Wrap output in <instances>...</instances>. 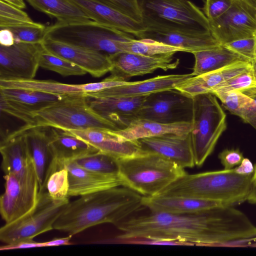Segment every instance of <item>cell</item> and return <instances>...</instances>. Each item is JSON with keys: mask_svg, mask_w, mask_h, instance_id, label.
<instances>
[{"mask_svg": "<svg viewBox=\"0 0 256 256\" xmlns=\"http://www.w3.org/2000/svg\"><path fill=\"white\" fill-rule=\"evenodd\" d=\"M90 107L98 114L114 124L120 130L124 128L144 102L146 96H95L85 94Z\"/></svg>", "mask_w": 256, "mask_h": 256, "instance_id": "ffe728a7", "label": "cell"}, {"mask_svg": "<svg viewBox=\"0 0 256 256\" xmlns=\"http://www.w3.org/2000/svg\"><path fill=\"white\" fill-rule=\"evenodd\" d=\"M193 98L174 88L146 96L134 118L162 124L192 122Z\"/></svg>", "mask_w": 256, "mask_h": 256, "instance_id": "8fae6325", "label": "cell"}, {"mask_svg": "<svg viewBox=\"0 0 256 256\" xmlns=\"http://www.w3.org/2000/svg\"><path fill=\"white\" fill-rule=\"evenodd\" d=\"M34 21L22 9L0 0V28L31 23Z\"/></svg>", "mask_w": 256, "mask_h": 256, "instance_id": "f35d334b", "label": "cell"}, {"mask_svg": "<svg viewBox=\"0 0 256 256\" xmlns=\"http://www.w3.org/2000/svg\"><path fill=\"white\" fill-rule=\"evenodd\" d=\"M146 32L210 33L209 21L190 0H140Z\"/></svg>", "mask_w": 256, "mask_h": 256, "instance_id": "5b68a950", "label": "cell"}, {"mask_svg": "<svg viewBox=\"0 0 256 256\" xmlns=\"http://www.w3.org/2000/svg\"><path fill=\"white\" fill-rule=\"evenodd\" d=\"M252 176L253 174H239L234 168L186 173L156 196H186L234 206L248 200L253 185Z\"/></svg>", "mask_w": 256, "mask_h": 256, "instance_id": "3957f363", "label": "cell"}, {"mask_svg": "<svg viewBox=\"0 0 256 256\" xmlns=\"http://www.w3.org/2000/svg\"><path fill=\"white\" fill-rule=\"evenodd\" d=\"M124 51L148 56L184 52L180 48L148 38L131 40L125 44Z\"/></svg>", "mask_w": 256, "mask_h": 256, "instance_id": "e575fe53", "label": "cell"}, {"mask_svg": "<svg viewBox=\"0 0 256 256\" xmlns=\"http://www.w3.org/2000/svg\"><path fill=\"white\" fill-rule=\"evenodd\" d=\"M254 172L252 176L253 184H256V164L254 166Z\"/></svg>", "mask_w": 256, "mask_h": 256, "instance_id": "db71d44e", "label": "cell"}, {"mask_svg": "<svg viewBox=\"0 0 256 256\" xmlns=\"http://www.w3.org/2000/svg\"><path fill=\"white\" fill-rule=\"evenodd\" d=\"M252 64L248 61L236 62L220 68L194 76L176 89L192 98L200 94L212 92L221 84L246 70Z\"/></svg>", "mask_w": 256, "mask_h": 256, "instance_id": "d4e9b609", "label": "cell"}, {"mask_svg": "<svg viewBox=\"0 0 256 256\" xmlns=\"http://www.w3.org/2000/svg\"><path fill=\"white\" fill-rule=\"evenodd\" d=\"M138 141L144 152L159 154L184 168L195 166L190 133H167Z\"/></svg>", "mask_w": 256, "mask_h": 256, "instance_id": "ac0fdd59", "label": "cell"}, {"mask_svg": "<svg viewBox=\"0 0 256 256\" xmlns=\"http://www.w3.org/2000/svg\"><path fill=\"white\" fill-rule=\"evenodd\" d=\"M208 21L210 33L222 45L256 37V9L242 0H234L224 14Z\"/></svg>", "mask_w": 256, "mask_h": 256, "instance_id": "7c38bea8", "label": "cell"}, {"mask_svg": "<svg viewBox=\"0 0 256 256\" xmlns=\"http://www.w3.org/2000/svg\"><path fill=\"white\" fill-rule=\"evenodd\" d=\"M254 64L256 66V62H255L254 64Z\"/></svg>", "mask_w": 256, "mask_h": 256, "instance_id": "9f6ffc18", "label": "cell"}, {"mask_svg": "<svg viewBox=\"0 0 256 256\" xmlns=\"http://www.w3.org/2000/svg\"><path fill=\"white\" fill-rule=\"evenodd\" d=\"M2 168L4 174L18 173L32 162L23 132L20 129L6 136L1 141Z\"/></svg>", "mask_w": 256, "mask_h": 256, "instance_id": "f1b7e54d", "label": "cell"}, {"mask_svg": "<svg viewBox=\"0 0 256 256\" xmlns=\"http://www.w3.org/2000/svg\"><path fill=\"white\" fill-rule=\"evenodd\" d=\"M7 28L13 33L15 42L41 44L46 38V27L34 22Z\"/></svg>", "mask_w": 256, "mask_h": 256, "instance_id": "74e56055", "label": "cell"}, {"mask_svg": "<svg viewBox=\"0 0 256 256\" xmlns=\"http://www.w3.org/2000/svg\"><path fill=\"white\" fill-rule=\"evenodd\" d=\"M34 9L58 22H72L91 20L76 5L70 0H26Z\"/></svg>", "mask_w": 256, "mask_h": 256, "instance_id": "1f68e13d", "label": "cell"}, {"mask_svg": "<svg viewBox=\"0 0 256 256\" xmlns=\"http://www.w3.org/2000/svg\"><path fill=\"white\" fill-rule=\"evenodd\" d=\"M69 200H52L46 191H39L35 207L18 220L5 224L0 229V240L5 244L33 239L54 229V224Z\"/></svg>", "mask_w": 256, "mask_h": 256, "instance_id": "9c48e42d", "label": "cell"}, {"mask_svg": "<svg viewBox=\"0 0 256 256\" xmlns=\"http://www.w3.org/2000/svg\"><path fill=\"white\" fill-rule=\"evenodd\" d=\"M42 44L15 42L0 46V80L34 79L39 66Z\"/></svg>", "mask_w": 256, "mask_h": 256, "instance_id": "4fadbf2b", "label": "cell"}, {"mask_svg": "<svg viewBox=\"0 0 256 256\" xmlns=\"http://www.w3.org/2000/svg\"><path fill=\"white\" fill-rule=\"evenodd\" d=\"M242 92L256 102V86L246 90Z\"/></svg>", "mask_w": 256, "mask_h": 256, "instance_id": "f907efd6", "label": "cell"}, {"mask_svg": "<svg viewBox=\"0 0 256 256\" xmlns=\"http://www.w3.org/2000/svg\"><path fill=\"white\" fill-rule=\"evenodd\" d=\"M192 54L195 60L192 72L194 76L220 68L236 62H248L222 44L214 48L196 52Z\"/></svg>", "mask_w": 256, "mask_h": 256, "instance_id": "4dcf8cb0", "label": "cell"}, {"mask_svg": "<svg viewBox=\"0 0 256 256\" xmlns=\"http://www.w3.org/2000/svg\"><path fill=\"white\" fill-rule=\"evenodd\" d=\"M218 158L225 170L238 166L244 158L238 148L224 149L218 154Z\"/></svg>", "mask_w": 256, "mask_h": 256, "instance_id": "ee69618b", "label": "cell"}, {"mask_svg": "<svg viewBox=\"0 0 256 256\" xmlns=\"http://www.w3.org/2000/svg\"><path fill=\"white\" fill-rule=\"evenodd\" d=\"M194 76L192 73L158 76L144 80L130 82L124 85L86 94L100 97L127 98L146 96L156 92L176 88Z\"/></svg>", "mask_w": 256, "mask_h": 256, "instance_id": "44dd1931", "label": "cell"}, {"mask_svg": "<svg viewBox=\"0 0 256 256\" xmlns=\"http://www.w3.org/2000/svg\"><path fill=\"white\" fill-rule=\"evenodd\" d=\"M120 186L83 195L70 202L54 223V229L73 236L104 223L116 226L143 206V196Z\"/></svg>", "mask_w": 256, "mask_h": 256, "instance_id": "7a4b0ae2", "label": "cell"}, {"mask_svg": "<svg viewBox=\"0 0 256 256\" xmlns=\"http://www.w3.org/2000/svg\"><path fill=\"white\" fill-rule=\"evenodd\" d=\"M72 236L71 235H68V236L66 237L54 238L49 241L44 242L45 247L67 246L71 244L70 240H71Z\"/></svg>", "mask_w": 256, "mask_h": 256, "instance_id": "c3c4849f", "label": "cell"}, {"mask_svg": "<svg viewBox=\"0 0 256 256\" xmlns=\"http://www.w3.org/2000/svg\"><path fill=\"white\" fill-rule=\"evenodd\" d=\"M68 172L69 180L68 196H82L122 186L118 176L103 175L84 168L74 160L64 162Z\"/></svg>", "mask_w": 256, "mask_h": 256, "instance_id": "603a6c76", "label": "cell"}, {"mask_svg": "<svg viewBox=\"0 0 256 256\" xmlns=\"http://www.w3.org/2000/svg\"><path fill=\"white\" fill-rule=\"evenodd\" d=\"M108 5L142 22V14L140 0H96Z\"/></svg>", "mask_w": 256, "mask_h": 256, "instance_id": "60d3db41", "label": "cell"}, {"mask_svg": "<svg viewBox=\"0 0 256 256\" xmlns=\"http://www.w3.org/2000/svg\"><path fill=\"white\" fill-rule=\"evenodd\" d=\"M45 247L44 242H37L33 239L20 240L10 244H5L0 247V250H8Z\"/></svg>", "mask_w": 256, "mask_h": 256, "instance_id": "f6af8a7d", "label": "cell"}, {"mask_svg": "<svg viewBox=\"0 0 256 256\" xmlns=\"http://www.w3.org/2000/svg\"><path fill=\"white\" fill-rule=\"evenodd\" d=\"M142 204L152 212L174 214H196L224 205L215 201L186 196H143Z\"/></svg>", "mask_w": 256, "mask_h": 256, "instance_id": "484cf974", "label": "cell"}, {"mask_svg": "<svg viewBox=\"0 0 256 256\" xmlns=\"http://www.w3.org/2000/svg\"><path fill=\"white\" fill-rule=\"evenodd\" d=\"M248 201L252 204H256V184L252 185Z\"/></svg>", "mask_w": 256, "mask_h": 256, "instance_id": "816d5d0a", "label": "cell"}, {"mask_svg": "<svg viewBox=\"0 0 256 256\" xmlns=\"http://www.w3.org/2000/svg\"><path fill=\"white\" fill-rule=\"evenodd\" d=\"M68 96L26 88H0V110L26 124L34 112Z\"/></svg>", "mask_w": 256, "mask_h": 256, "instance_id": "5bb4252c", "label": "cell"}, {"mask_svg": "<svg viewBox=\"0 0 256 256\" xmlns=\"http://www.w3.org/2000/svg\"><path fill=\"white\" fill-rule=\"evenodd\" d=\"M234 115L256 130V102L243 93Z\"/></svg>", "mask_w": 256, "mask_h": 256, "instance_id": "b9f144b4", "label": "cell"}, {"mask_svg": "<svg viewBox=\"0 0 256 256\" xmlns=\"http://www.w3.org/2000/svg\"><path fill=\"white\" fill-rule=\"evenodd\" d=\"M192 128V122L162 124L146 119L134 118L124 128L112 132L123 140H136L167 133L188 134Z\"/></svg>", "mask_w": 256, "mask_h": 256, "instance_id": "83f0119b", "label": "cell"}, {"mask_svg": "<svg viewBox=\"0 0 256 256\" xmlns=\"http://www.w3.org/2000/svg\"><path fill=\"white\" fill-rule=\"evenodd\" d=\"M211 92L193 97L192 128L190 132L195 166L203 165L226 128V114Z\"/></svg>", "mask_w": 256, "mask_h": 256, "instance_id": "ba28073f", "label": "cell"}, {"mask_svg": "<svg viewBox=\"0 0 256 256\" xmlns=\"http://www.w3.org/2000/svg\"><path fill=\"white\" fill-rule=\"evenodd\" d=\"M92 20L142 38L146 29L138 22L119 10L96 0H70Z\"/></svg>", "mask_w": 256, "mask_h": 256, "instance_id": "d6986e66", "label": "cell"}, {"mask_svg": "<svg viewBox=\"0 0 256 256\" xmlns=\"http://www.w3.org/2000/svg\"><path fill=\"white\" fill-rule=\"evenodd\" d=\"M174 54L148 56L128 52H122L110 56L112 64V75L124 80L134 76L152 73L158 69L164 70L176 68L180 60Z\"/></svg>", "mask_w": 256, "mask_h": 256, "instance_id": "9a60e30c", "label": "cell"}, {"mask_svg": "<svg viewBox=\"0 0 256 256\" xmlns=\"http://www.w3.org/2000/svg\"><path fill=\"white\" fill-rule=\"evenodd\" d=\"M82 47L108 56L124 52L133 36L94 20L60 22L46 27V38Z\"/></svg>", "mask_w": 256, "mask_h": 256, "instance_id": "52a82bcc", "label": "cell"}, {"mask_svg": "<svg viewBox=\"0 0 256 256\" xmlns=\"http://www.w3.org/2000/svg\"><path fill=\"white\" fill-rule=\"evenodd\" d=\"M222 46L252 64L256 61V37L236 40Z\"/></svg>", "mask_w": 256, "mask_h": 256, "instance_id": "ab89813d", "label": "cell"}, {"mask_svg": "<svg viewBox=\"0 0 256 256\" xmlns=\"http://www.w3.org/2000/svg\"><path fill=\"white\" fill-rule=\"evenodd\" d=\"M46 191L55 201L69 200V180L68 172L64 163L53 160L48 171L44 185L39 191Z\"/></svg>", "mask_w": 256, "mask_h": 256, "instance_id": "d6a6232c", "label": "cell"}, {"mask_svg": "<svg viewBox=\"0 0 256 256\" xmlns=\"http://www.w3.org/2000/svg\"><path fill=\"white\" fill-rule=\"evenodd\" d=\"M234 0H205L202 11L208 20L216 19L224 14Z\"/></svg>", "mask_w": 256, "mask_h": 256, "instance_id": "7bdbcfd3", "label": "cell"}, {"mask_svg": "<svg viewBox=\"0 0 256 256\" xmlns=\"http://www.w3.org/2000/svg\"><path fill=\"white\" fill-rule=\"evenodd\" d=\"M118 161L122 186L144 196L158 195L186 174L184 168L152 152H142Z\"/></svg>", "mask_w": 256, "mask_h": 256, "instance_id": "277c9868", "label": "cell"}, {"mask_svg": "<svg viewBox=\"0 0 256 256\" xmlns=\"http://www.w3.org/2000/svg\"><path fill=\"white\" fill-rule=\"evenodd\" d=\"M39 66L58 73L63 76H83L87 73L79 66L49 52L44 48L40 54Z\"/></svg>", "mask_w": 256, "mask_h": 256, "instance_id": "d590c367", "label": "cell"}, {"mask_svg": "<svg viewBox=\"0 0 256 256\" xmlns=\"http://www.w3.org/2000/svg\"><path fill=\"white\" fill-rule=\"evenodd\" d=\"M249 247H255V248H256V242H252V243L250 244Z\"/></svg>", "mask_w": 256, "mask_h": 256, "instance_id": "11a10c76", "label": "cell"}, {"mask_svg": "<svg viewBox=\"0 0 256 256\" xmlns=\"http://www.w3.org/2000/svg\"><path fill=\"white\" fill-rule=\"evenodd\" d=\"M41 44L46 51L76 64L94 77H101L112 68L106 54L46 38Z\"/></svg>", "mask_w": 256, "mask_h": 256, "instance_id": "e0dca14e", "label": "cell"}, {"mask_svg": "<svg viewBox=\"0 0 256 256\" xmlns=\"http://www.w3.org/2000/svg\"><path fill=\"white\" fill-rule=\"evenodd\" d=\"M142 38H148L180 48L184 52H194L218 47L221 44L212 34H191L181 32H146Z\"/></svg>", "mask_w": 256, "mask_h": 256, "instance_id": "f546056e", "label": "cell"}, {"mask_svg": "<svg viewBox=\"0 0 256 256\" xmlns=\"http://www.w3.org/2000/svg\"><path fill=\"white\" fill-rule=\"evenodd\" d=\"M49 132L50 144L54 160L58 162L64 163L99 151L66 130L49 127Z\"/></svg>", "mask_w": 256, "mask_h": 256, "instance_id": "4316f807", "label": "cell"}, {"mask_svg": "<svg viewBox=\"0 0 256 256\" xmlns=\"http://www.w3.org/2000/svg\"><path fill=\"white\" fill-rule=\"evenodd\" d=\"M66 130L86 142L98 150L118 159L132 156L144 152L138 140H123L112 130L99 128Z\"/></svg>", "mask_w": 256, "mask_h": 256, "instance_id": "7402d4cb", "label": "cell"}, {"mask_svg": "<svg viewBox=\"0 0 256 256\" xmlns=\"http://www.w3.org/2000/svg\"><path fill=\"white\" fill-rule=\"evenodd\" d=\"M24 134L28 152L32 162L42 189L54 160L50 142L48 126L28 127L19 128Z\"/></svg>", "mask_w": 256, "mask_h": 256, "instance_id": "cb8c5ba5", "label": "cell"}, {"mask_svg": "<svg viewBox=\"0 0 256 256\" xmlns=\"http://www.w3.org/2000/svg\"><path fill=\"white\" fill-rule=\"evenodd\" d=\"M4 192L0 198V212L5 224L22 217L36 206L39 193L38 178L32 162L18 173L4 174Z\"/></svg>", "mask_w": 256, "mask_h": 256, "instance_id": "30bf717a", "label": "cell"}, {"mask_svg": "<svg viewBox=\"0 0 256 256\" xmlns=\"http://www.w3.org/2000/svg\"><path fill=\"white\" fill-rule=\"evenodd\" d=\"M15 43L14 34L8 28H2L0 30V44L2 46H8Z\"/></svg>", "mask_w": 256, "mask_h": 256, "instance_id": "7dc6e473", "label": "cell"}, {"mask_svg": "<svg viewBox=\"0 0 256 256\" xmlns=\"http://www.w3.org/2000/svg\"><path fill=\"white\" fill-rule=\"evenodd\" d=\"M80 166L103 175L118 176V158L106 153L98 151L74 160Z\"/></svg>", "mask_w": 256, "mask_h": 256, "instance_id": "836d02e7", "label": "cell"}, {"mask_svg": "<svg viewBox=\"0 0 256 256\" xmlns=\"http://www.w3.org/2000/svg\"><path fill=\"white\" fill-rule=\"evenodd\" d=\"M25 126H49L64 130H120L114 124L98 114L90 107L85 94L68 96L34 112Z\"/></svg>", "mask_w": 256, "mask_h": 256, "instance_id": "8992f818", "label": "cell"}, {"mask_svg": "<svg viewBox=\"0 0 256 256\" xmlns=\"http://www.w3.org/2000/svg\"><path fill=\"white\" fill-rule=\"evenodd\" d=\"M250 6L256 9V0H242Z\"/></svg>", "mask_w": 256, "mask_h": 256, "instance_id": "f5cc1de1", "label": "cell"}, {"mask_svg": "<svg viewBox=\"0 0 256 256\" xmlns=\"http://www.w3.org/2000/svg\"><path fill=\"white\" fill-rule=\"evenodd\" d=\"M256 86V66L252 64L246 70L230 78L217 86L211 93L216 94L230 91L240 92Z\"/></svg>", "mask_w": 256, "mask_h": 256, "instance_id": "8d00e7d4", "label": "cell"}, {"mask_svg": "<svg viewBox=\"0 0 256 256\" xmlns=\"http://www.w3.org/2000/svg\"><path fill=\"white\" fill-rule=\"evenodd\" d=\"M254 168L251 161L248 158H244L240 164L234 168V170L239 174L247 175L253 174Z\"/></svg>", "mask_w": 256, "mask_h": 256, "instance_id": "bcb514c9", "label": "cell"}, {"mask_svg": "<svg viewBox=\"0 0 256 256\" xmlns=\"http://www.w3.org/2000/svg\"><path fill=\"white\" fill-rule=\"evenodd\" d=\"M130 82L110 74L100 82L85 84H67L52 80H0V88H26L62 96L85 94L124 85Z\"/></svg>", "mask_w": 256, "mask_h": 256, "instance_id": "2e32d148", "label": "cell"}, {"mask_svg": "<svg viewBox=\"0 0 256 256\" xmlns=\"http://www.w3.org/2000/svg\"><path fill=\"white\" fill-rule=\"evenodd\" d=\"M116 226L122 232L116 236L120 241L146 238L224 247H248L256 241V226L244 213L229 206L192 214L150 212Z\"/></svg>", "mask_w": 256, "mask_h": 256, "instance_id": "6da1fadb", "label": "cell"}, {"mask_svg": "<svg viewBox=\"0 0 256 256\" xmlns=\"http://www.w3.org/2000/svg\"><path fill=\"white\" fill-rule=\"evenodd\" d=\"M21 9L25 8L26 4L24 0H2Z\"/></svg>", "mask_w": 256, "mask_h": 256, "instance_id": "681fc988", "label": "cell"}]
</instances>
